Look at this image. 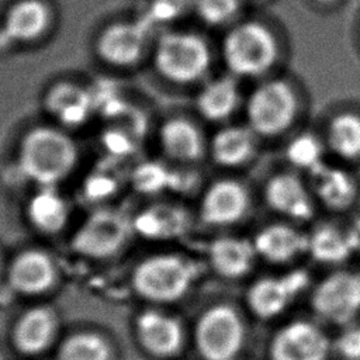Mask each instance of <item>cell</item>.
Masks as SVG:
<instances>
[{"label":"cell","instance_id":"obj_18","mask_svg":"<svg viewBox=\"0 0 360 360\" xmlns=\"http://www.w3.org/2000/svg\"><path fill=\"white\" fill-rule=\"evenodd\" d=\"M46 108L65 125L76 127L83 124L91 111L93 100L90 93L72 83L56 84L46 96Z\"/></svg>","mask_w":360,"mask_h":360},{"label":"cell","instance_id":"obj_2","mask_svg":"<svg viewBox=\"0 0 360 360\" xmlns=\"http://www.w3.org/2000/svg\"><path fill=\"white\" fill-rule=\"evenodd\" d=\"M224 59L235 76H259L274 65L278 46L276 37L259 21H245L224 39Z\"/></svg>","mask_w":360,"mask_h":360},{"label":"cell","instance_id":"obj_29","mask_svg":"<svg viewBox=\"0 0 360 360\" xmlns=\"http://www.w3.org/2000/svg\"><path fill=\"white\" fill-rule=\"evenodd\" d=\"M285 158L291 166L308 174L326 163L323 143L311 132L295 135L285 146Z\"/></svg>","mask_w":360,"mask_h":360},{"label":"cell","instance_id":"obj_24","mask_svg":"<svg viewBox=\"0 0 360 360\" xmlns=\"http://www.w3.org/2000/svg\"><path fill=\"white\" fill-rule=\"evenodd\" d=\"M30 222L41 232L55 233L63 228L68 219V205L52 186L42 187L28 202Z\"/></svg>","mask_w":360,"mask_h":360},{"label":"cell","instance_id":"obj_23","mask_svg":"<svg viewBox=\"0 0 360 360\" xmlns=\"http://www.w3.org/2000/svg\"><path fill=\"white\" fill-rule=\"evenodd\" d=\"M239 101V89L232 76H222L210 82L197 97V107L201 115L210 121H219L229 117Z\"/></svg>","mask_w":360,"mask_h":360},{"label":"cell","instance_id":"obj_33","mask_svg":"<svg viewBox=\"0 0 360 360\" xmlns=\"http://www.w3.org/2000/svg\"><path fill=\"white\" fill-rule=\"evenodd\" d=\"M339 352L350 360H360V326L346 329L338 339Z\"/></svg>","mask_w":360,"mask_h":360},{"label":"cell","instance_id":"obj_11","mask_svg":"<svg viewBox=\"0 0 360 360\" xmlns=\"http://www.w3.org/2000/svg\"><path fill=\"white\" fill-rule=\"evenodd\" d=\"M328 340L312 323L292 322L273 339V360H325Z\"/></svg>","mask_w":360,"mask_h":360},{"label":"cell","instance_id":"obj_35","mask_svg":"<svg viewBox=\"0 0 360 360\" xmlns=\"http://www.w3.org/2000/svg\"><path fill=\"white\" fill-rule=\"evenodd\" d=\"M114 180L111 181L108 177L96 174L91 177L87 183V193L89 195H105L107 193H111L114 190Z\"/></svg>","mask_w":360,"mask_h":360},{"label":"cell","instance_id":"obj_34","mask_svg":"<svg viewBox=\"0 0 360 360\" xmlns=\"http://www.w3.org/2000/svg\"><path fill=\"white\" fill-rule=\"evenodd\" d=\"M181 8V0H155L152 4V14L156 20H170L176 17Z\"/></svg>","mask_w":360,"mask_h":360},{"label":"cell","instance_id":"obj_9","mask_svg":"<svg viewBox=\"0 0 360 360\" xmlns=\"http://www.w3.org/2000/svg\"><path fill=\"white\" fill-rule=\"evenodd\" d=\"M308 283V273L300 269L283 276L263 277L249 288L248 302L259 316L270 318L284 311Z\"/></svg>","mask_w":360,"mask_h":360},{"label":"cell","instance_id":"obj_19","mask_svg":"<svg viewBox=\"0 0 360 360\" xmlns=\"http://www.w3.org/2000/svg\"><path fill=\"white\" fill-rule=\"evenodd\" d=\"M255 136L249 127H226L218 131L211 142L212 159L226 167L248 162L256 148Z\"/></svg>","mask_w":360,"mask_h":360},{"label":"cell","instance_id":"obj_7","mask_svg":"<svg viewBox=\"0 0 360 360\" xmlns=\"http://www.w3.org/2000/svg\"><path fill=\"white\" fill-rule=\"evenodd\" d=\"M129 233L128 219L118 211L100 210L93 212L77 229L72 239L76 252L104 257L115 253Z\"/></svg>","mask_w":360,"mask_h":360},{"label":"cell","instance_id":"obj_6","mask_svg":"<svg viewBox=\"0 0 360 360\" xmlns=\"http://www.w3.org/2000/svg\"><path fill=\"white\" fill-rule=\"evenodd\" d=\"M195 338L198 349L207 360H229L240 347L243 329L233 309L218 305L202 315Z\"/></svg>","mask_w":360,"mask_h":360},{"label":"cell","instance_id":"obj_10","mask_svg":"<svg viewBox=\"0 0 360 360\" xmlns=\"http://www.w3.org/2000/svg\"><path fill=\"white\" fill-rule=\"evenodd\" d=\"M264 200L277 214L291 221H308L314 217V200L302 180L291 173H278L264 186Z\"/></svg>","mask_w":360,"mask_h":360},{"label":"cell","instance_id":"obj_20","mask_svg":"<svg viewBox=\"0 0 360 360\" xmlns=\"http://www.w3.org/2000/svg\"><path fill=\"white\" fill-rule=\"evenodd\" d=\"M48 20L49 14L44 3L22 0L8 10L3 30L13 41H31L44 32Z\"/></svg>","mask_w":360,"mask_h":360},{"label":"cell","instance_id":"obj_32","mask_svg":"<svg viewBox=\"0 0 360 360\" xmlns=\"http://www.w3.org/2000/svg\"><path fill=\"white\" fill-rule=\"evenodd\" d=\"M169 172L156 162L141 165L134 172V186L143 193H155L169 186Z\"/></svg>","mask_w":360,"mask_h":360},{"label":"cell","instance_id":"obj_5","mask_svg":"<svg viewBox=\"0 0 360 360\" xmlns=\"http://www.w3.org/2000/svg\"><path fill=\"white\" fill-rule=\"evenodd\" d=\"M194 267L176 255H158L143 260L134 273L136 291L156 301H172L190 287Z\"/></svg>","mask_w":360,"mask_h":360},{"label":"cell","instance_id":"obj_30","mask_svg":"<svg viewBox=\"0 0 360 360\" xmlns=\"http://www.w3.org/2000/svg\"><path fill=\"white\" fill-rule=\"evenodd\" d=\"M59 360H108V349L98 336L80 333L62 345Z\"/></svg>","mask_w":360,"mask_h":360},{"label":"cell","instance_id":"obj_14","mask_svg":"<svg viewBox=\"0 0 360 360\" xmlns=\"http://www.w3.org/2000/svg\"><path fill=\"white\" fill-rule=\"evenodd\" d=\"M145 42V31L139 24L118 22L103 31L97 41V51L103 60L127 66L138 60Z\"/></svg>","mask_w":360,"mask_h":360},{"label":"cell","instance_id":"obj_26","mask_svg":"<svg viewBox=\"0 0 360 360\" xmlns=\"http://www.w3.org/2000/svg\"><path fill=\"white\" fill-rule=\"evenodd\" d=\"M328 146L343 159L360 156V117L353 112L336 114L328 124Z\"/></svg>","mask_w":360,"mask_h":360},{"label":"cell","instance_id":"obj_8","mask_svg":"<svg viewBox=\"0 0 360 360\" xmlns=\"http://www.w3.org/2000/svg\"><path fill=\"white\" fill-rule=\"evenodd\" d=\"M315 311L325 319L345 322L360 309V274L339 271L323 278L314 291Z\"/></svg>","mask_w":360,"mask_h":360},{"label":"cell","instance_id":"obj_27","mask_svg":"<svg viewBox=\"0 0 360 360\" xmlns=\"http://www.w3.org/2000/svg\"><path fill=\"white\" fill-rule=\"evenodd\" d=\"M52 329L53 319L46 309H31L20 319L15 328V345L24 353H37L46 346Z\"/></svg>","mask_w":360,"mask_h":360},{"label":"cell","instance_id":"obj_1","mask_svg":"<svg viewBox=\"0 0 360 360\" xmlns=\"http://www.w3.org/2000/svg\"><path fill=\"white\" fill-rule=\"evenodd\" d=\"M77 159L75 142L53 128H35L20 145L18 163L22 173L37 184L49 187L66 177Z\"/></svg>","mask_w":360,"mask_h":360},{"label":"cell","instance_id":"obj_3","mask_svg":"<svg viewBox=\"0 0 360 360\" xmlns=\"http://www.w3.org/2000/svg\"><path fill=\"white\" fill-rule=\"evenodd\" d=\"M297 97L292 87L278 79L260 83L249 96L246 115L249 128L263 136L284 132L294 121Z\"/></svg>","mask_w":360,"mask_h":360},{"label":"cell","instance_id":"obj_17","mask_svg":"<svg viewBox=\"0 0 360 360\" xmlns=\"http://www.w3.org/2000/svg\"><path fill=\"white\" fill-rule=\"evenodd\" d=\"M256 249L252 240L222 236L211 242L208 257L212 267L224 277H239L253 264Z\"/></svg>","mask_w":360,"mask_h":360},{"label":"cell","instance_id":"obj_31","mask_svg":"<svg viewBox=\"0 0 360 360\" xmlns=\"http://www.w3.org/2000/svg\"><path fill=\"white\" fill-rule=\"evenodd\" d=\"M193 6L202 21L211 25H219L236 14L239 0H193Z\"/></svg>","mask_w":360,"mask_h":360},{"label":"cell","instance_id":"obj_12","mask_svg":"<svg viewBox=\"0 0 360 360\" xmlns=\"http://www.w3.org/2000/svg\"><path fill=\"white\" fill-rule=\"evenodd\" d=\"M249 194L243 184L225 179L215 181L201 201V218L210 225H229L239 221L248 211Z\"/></svg>","mask_w":360,"mask_h":360},{"label":"cell","instance_id":"obj_37","mask_svg":"<svg viewBox=\"0 0 360 360\" xmlns=\"http://www.w3.org/2000/svg\"><path fill=\"white\" fill-rule=\"evenodd\" d=\"M315 4L318 6H323V7H329V6H336L339 4L342 0H312Z\"/></svg>","mask_w":360,"mask_h":360},{"label":"cell","instance_id":"obj_25","mask_svg":"<svg viewBox=\"0 0 360 360\" xmlns=\"http://www.w3.org/2000/svg\"><path fill=\"white\" fill-rule=\"evenodd\" d=\"M307 253L319 263L336 264L346 260L353 252L346 231L333 225H319L307 233Z\"/></svg>","mask_w":360,"mask_h":360},{"label":"cell","instance_id":"obj_15","mask_svg":"<svg viewBox=\"0 0 360 360\" xmlns=\"http://www.w3.org/2000/svg\"><path fill=\"white\" fill-rule=\"evenodd\" d=\"M309 177L318 200L330 210H346L356 198V181L353 176L342 167L325 163L311 173Z\"/></svg>","mask_w":360,"mask_h":360},{"label":"cell","instance_id":"obj_21","mask_svg":"<svg viewBox=\"0 0 360 360\" xmlns=\"http://www.w3.org/2000/svg\"><path fill=\"white\" fill-rule=\"evenodd\" d=\"M163 150L177 160H195L202 152V139L198 129L183 118L166 121L160 128Z\"/></svg>","mask_w":360,"mask_h":360},{"label":"cell","instance_id":"obj_22","mask_svg":"<svg viewBox=\"0 0 360 360\" xmlns=\"http://www.w3.org/2000/svg\"><path fill=\"white\" fill-rule=\"evenodd\" d=\"M138 330L143 345L155 354L173 353L181 340L177 322L158 312H145L138 319Z\"/></svg>","mask_w":360,"mask_h":360},{"label":"cell","instance_id":"obj_36","mask_svg":"<svg viewBox=\"0 0 360 360\" xmlns=\"http://www.w3.org/2000/svg\"><path fill=\"white\" fill-rule=\"evenodd\" d=\"M345 231L353 252H360V215L356 217Z\"/></svg>","mask_w":360,"mask_h":360},{"label":"cell","instance_id":"obj_13","mask_svg":"<svg viewBox=\"0 0 360 360\" xmlns=\"http://www.w3.org/2000/svg\"><path fill=\"white\" fill-rule=\"evenodd\" d=\"M307 233L290 224H270L255 235L256 253L273 263H284L307 253Z\"/></svg>","mask_w":360,"mask_h":360},{"label":"cell","instance_id":"obj_4","mask_svg":"<svg viewBox=\"0 0 360 360\" xmlns=\"http://www.w3.org/2000/svg\"><path fill=\"white\" fill-rule=\"evenodd\" d=\"M211 55L207 44L188 32H170L160 38L155 66L162 76L176 83L198 79L210 66Z\"/></svg>","mask_w":360,"mask_h":360},{"label":"cell","instance_id":"obj_16","mask_svg":"<svg viewBox=\"0 0 360 360\" xmlns=\"http://www.w3.org/2000/svg\"><path fill=\"white\" fill-rule=\"evenodd\" d=\"M8 277L17 291L34 294L46 290L52 284L55 270L51 259L45 253L28 250L14 259Z\"/></svg>","mask_w":360,"mask_h":360},{"label":"cell","instance_id":"obj_28","mask_svg":"<svg viewBox=\"0 0 360 360\" xmlns=\"http://www.w3.org/2000/svg\"><path fill=\"white\" fill-rule=\"evenodd\" d=\"M186 225V218L180 210L153 207L141 212L134 226L135 229L148 238H166L179 235Z\"/></svg>","mask_w":360,"mask_h":360}]
</instances>
